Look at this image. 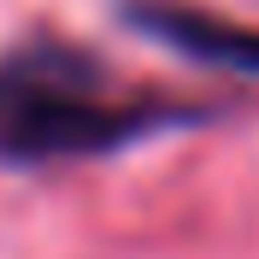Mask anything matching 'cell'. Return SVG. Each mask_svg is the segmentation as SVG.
<instances>
[{"label":"cell","instance_id":"6da1fadb","mask_svg":"<svg viewBox=\"0 0 259 259\" xmlns=\"http://www.w3.org/2000/svg\"><path fill=\"white\" fill-rule=\"evenodd\" d=\"M218 100L124 77L77 41H18L0 53V171L106 159L183 124H212Z\"/></svg>","mask_w":259,"mask_h":259},{"label":"cell","instance_id":"7a4b0ae2","mask_svg":"<svg viewBox=\"0 0 259 259\" xmlns=\"http://www.w3.org/2000/svg\"><path fill=\"white\" fill-rule=\"evenodd\" d=\"M124 24L194 65H212L230 77H259V24H242L230 12H212L194 0H124Z\"/></svg>","mask_w":259,"mask_h":259}]
</instances>
